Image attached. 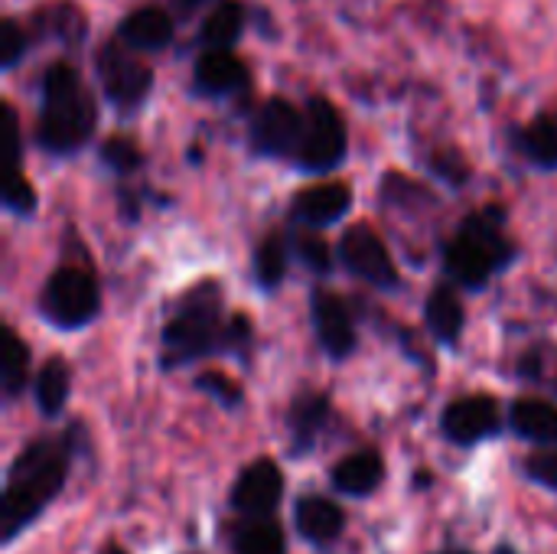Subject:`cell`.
<instances>
[{"label": "cell", "mask_w": 557, "mask_h": 554, "mask_svg": "<svg viewBox=\"0 0 557 554\" xmlns=\"http://www.w3.org/2000/svg\"><path fill=\"white\" fill-rule=\"evenodd\" d=\"M75 434L78 428H72L62 438H36L10 460L3 477V500H0L3 545H13L20 532L29 529L52 506V500H59L72 470Z\"/></svg>", "instance_id": "6da1fadb"}, {"label": "cell", "mask_w": 557, "mask_h": 554, "mask_svg": "<svg viewBox=\"0 0 557 554\" xmlns=\"http://www.w3.org/2000/svg\"><path fill=\"white\" fill-rule=\"evenodd\" d=\"M251 340V323L238 313L228 327L222 323V304H219V287L202 284L196 287L176 317L163 327V369H176L196 359H206L209 353L219 349H245Z\"/></svg>", "instance_id": "7a4b0ae2"}, {"label": "cell", "mask_w": 557, "mask_h": 554, "mask_svg": "<svg viewBox=\"0 0 557 554\" xmlns=\"http://www.w3.org/2000/svg\"><path fill=\"white\" fill-rule=\"evenodd\" d=\"M95 98L88 95L78 72L65 62H55L42 78V111H39V147L46 153L65 157L88 144L95 134Z\"/></svg>", "instance_id": "3957f363"}, {"label": "cell", "mask_w": 557, "mask_h": 554, "mask_svg": "<svg viewBox=\"0 0 557 554\" xmlns=\"http://www.w3.org/2000/svg\"><path fill=\"white\" fill-rule=\"evenodd\" d=\"M512 255L516 245L506 235L503 209L486 206L470 219H463V225L457 229V235L444 251V261H447V274L457 284L480 291L490 278H496L512 261Z\"/></svg>", "instance_id": "277c9868"}, {"label": "cell", "mask_w": 557, "mask_h": 554, "mask_svg": "<svg viewBox=\"0 0 557 554\" xmlns=\"http://www.w3.org/2000/svg\"><path fill=\"white\" fill-rule=\"evenodd\" d=\"M42 317L55 323L59 330H78L88 327L98 310H101V294L98 284L88 271L82 268H59L46 287H42Z\"/></svg>", "instance_id": "5b68a950"}, {"label": "cell", "mask_w": 557, "mask_h": 554, "mask_svg": "<svg viewBox=\"0 0 557 554\" xmlns=\"http://www.w3.org/2000/svg\"><path fill=\"white\" fill-rule=\"evenodd\" d=\"M98 78L101 88L108 95L111 104H117L121 111H134L153 88V72L150 65L137 56V49H131L127 42H104L98 49Z\"/></svg>", "instance_id": "8992f818"}, {"label": "cell", "mask_w": 557, "mask_h": 554, "mask_svg": "<svg viewBox=\"0 0 557 554\" xmlns=\"http://www.w3.org/2000/svg\"><path fill=\"white\" fill-rule=\"evenodd\" d=\"M349 147L346 137V121L326 98H310L307 104V127H304V144L297 153V163L310 173H326L343 163Z\"/></svg>", "instance_id": "52a82bcc"}, {"label": "cell", "mask_w": 557, "mask_h": 554, "mask_svg": "<svg viewBox=\"0 0 557 554\" xmlns=\"http://www.w3.org/2000/svg\"><path fill=\"white\" fill-rule=\"evenodd\" d=\"M339 261L346 264L349 274H356L359 281H366V284H372L379 291H395L401 284L398 268H395L385 242L369 225H352L343 235V242H339Z\"/></svg>", "instance_id": "ba28073f"}, {"label": "cell", "mask_w": 557, "mask_h": 554, "mask_svg": "<svg viewBox=\"0 0 557 554\" xmlns=\"http://www.w3.org/2000/svg\"><path fill=\"white\" fill-rule=\"evenodd\" d=\"M304 127H307V111H297L284 98H271L261 104L251 124V140L255 150L264 157H294L300 153L304 144Z\"/></svg>", "instance_id": "9c48e42d"}, {"label": "cell", "mask_w": 557, "mask_h": 554, "mask_svg": "<svg viewBox=\"0 0 557 554\" xmlns=\"http://www.w3.org/2000/svg\"><path fill=\"white\" fill-rule=\"evenodd\" d=\"M281 500H284V473H281V467L271 457H258L255 464H248L235 477L228 506L242 519H261V516H271L281 506Z\"/></svg>", "instance_id": "30bf717a"}, {"label": "cell", "mask_w": 557, "mask_h": 554, "mask_svg": "<svg viewBox=\"0 0 557 554\" xmlns=\"http://www.w3.org/2000/svg\"><path fill=\"white\" fill-rule=\"evenodd\" d=\"M503 428V415H499V402L490 395H467L457 398L444 408L441 415V431L450 444L457 447H473L483 444L490 438H496Z\"/></svg>", "instance_id": "8fae6325"}, {"label": "cell", "mask_w": 557, "mask_h": 554, "mask_svg": "<svg viewBox=\"0 0 557 554\" xmlns=\"http://www.w3.org/2000/svg\"><path fill=\"white\" fill-rule=\"evenodd\" d=\"M310 310H313V330H317V340H320L323 353L330 359L352 356L356 353V327H352L349 307L336 294L317 291Z\"/></svg>", "instance_id": "7c38bea8"}, {"label": "cell", "mask_w": 557, "mask_h": 554, "mask_svg": "<svg viewBox=\"0 0 557 554\" xmlns=\"http://www.w3.org/2000/svg\"><path fill=\"white\" fill-rule=\"evenodd\" d=\"M330 398L320 392H304L290 402L287 408V434H290V457H307L313 454L320 434L330 424Z\"/></svg>", "instance_id": "4fadbf2b"}, {"label": "cell", "mask_w": 557, "mask_h": 554, "mask_svg": "<svg viewBox=\"0 0 557 554\" xmlns=\"http://www.w3.org/2000/svg\"><path fill=\"white\" fill-rule=\"evenodd\" d=\"M294 526L304 542L317 549H330L346 532V513L339 503L326 496H300L294 506Z\"/></svg>", "instance_id": "5bb4252c"}, {"label": "cell", "mask_w": 557, "mask_h": 554, "mask_svg": "<svg viewBox=\"0 0 557 554\" xmlns=\"http://www.w3.org/2000/svg\"><path fill=\"white\" fill-rule=\"evenodd\" d=\"M352 209V189L349 183H317V186H307L294 196V216L304 222V225H313V229H323V225H333L339 222L346 212Z\"/></svg>", "instance_id": "9a60e30c"}, {"label": "cell", "mask_w": 557, "mask_h": 554, "mask_svg": "<svg viewBox=\"0 0 557 554\" xmlns=\"http://www.w3.org/2000/svg\"><path fill=\"white\" fill-rule=\"evenodd\" d=\"M385 480V460L379 451H356L330 470V483L339 496L366 500Z\"/></svg>", "instance_id": "2e32d148"}, {"label": "cell", "mask_w": 557, "mask_h": 554, "mask_svg": "<svg viewBox=\"0 0 557 554\" xmlns=\"http://www.w3.org/2000/svg\"><path fill=\"white\" fill-rule=\"evenodd\" d=\"M196 88L202 95H235L248 88V65L228 49H206L196 62Z\"/></svg>", "instance_id": "e0dca14e"}, {"label": "cell", "mask_w": 557, "mask_h": 554, "mask_svg": "<svg viewBox=\"0 0 557 554\" xmlns=\"http://www.w3.org/2000/svg\"><path fill=\"white\" fill-rule=\"evenodd\" d=\"M117 39L127 42V46L137 49V52L166 49L170 39H173V20H170V13L160 10V7H140V10H134L131 16L121 20Z\"/></svg>", "instance_id": "ac0fdd59"}, {"label": "cell", "mask_w": 557, "mask_h": 554, "mask_svg": "<svg viewBox=\"0 0 557 554\" xmlns=\"http://www.w3.org/2000/svg\"><path fill=\"white\" fill-rule=\"evenodd\" d=\"M509 424L529 444H542V447H555L557 444V408L552 402L519 398L509 408Z\"/></svg>", "instance_id": "d6986e66"}, {"label": "cell", "mask_w": 557, "mask_h": 554, "mask_svg": "<svg viewBox=\"0 0 557 554\" xmlns=\"http://www.w3.org/2000/svg\"><path fill=\"white\" fill-rule=\"evenodd\" d=\"M424 320H428V330L434 333L437 343L454 346L460 340L467 313H463V300L457 297V291L450 284H437L431 291L428 307H424Z\"/></svg>", "instance_id": "ffe728a7"}, {"label": "cell", "mask_w": 557, "mask_h": 554, "mask_svg": "<svg viewBox=\"0 0 557 554\" xmlns=\"http://www.w3.org/2000/svg\"><path fill=\"white\" fill-rule=\"evenodd\" d=\"M245 33V3L238 0H222L212 7V13L202 23V42L209 49H232Z\"/></svg>", "instance_id": "44dd1931"}, {"label": "cell", "mask_w": 557, "mask_h": 554, "mask_svg": "<svg viewBox=\"0 0 557 554\" xmlns=\"http://www.w3.org/2000/svg\"><path fill=\"white\" fill-rule=\"evenodd\" d=\"M69 392H72V372H69L65 359L52 356L36 376V405H39V411L46 418L62 415V408L69 402Z\"/></svg>", "instance_id": "7402d4cb"}, {"label": "cell", "mask_w": 557, "mask_h": 554, "mask_svg": "<svg viewBox=\"0 0 557 554\" xmlns=\"http://www.w3.org/2000/svg\"><path fill=\"white\" fill-rule=\"evenodd\" d=\"M235 554H287V539L281 522H274L271 516L261 519H245L235 532L232 542Z\"/></svg>", "instance_id": "603a6c76"}, {"label": "cell", "mask_w": 557, "mask_h": 554, "mask_svg": "<svg viewBox=\"0 0 557 554\" xmlns=\"http://www.w3.org/2000/svg\"><path fill=\"white\" fill-rule=\"evenodd\" d=\"M26 376H29V349L16 336V330L7 327L3 330V346H0V385H3V398L7 402L23 395Z\"/></svg>", "instance_id": "cb8c5ba5"}, {"label": "cell", "mask_w": 557, "mask_h": 554, "mask_svg": "<svg viewBox=\"0 0 557 554\" xmlns=\"http://www.w3.org/2000/svg\"><path fill=\"white\" fill-rule=\"evenodd\" d=\"M519 144L535 167L557 170V114H539L532 124H525Z\"/></svg>", "instance_id": "d4e9b609"}, {"label": "cell", "mask_w": 557, "mask_h": 554, "mask_svg": "<svg viewBox=\"0 0 557 554\" xmlns=\"http://www.w3.org/2000/svg\"><path fill=\"white\" fill-rule=\"evenodd\" d=\"M284 274H287V245L277 232H271L255 251V278L261 287L274 291L284 281Z\"/></svg>", "instance_id": "484cf974"}, {"label": "cell", "mask_w": 557, "mask_h": 554, "mask_svg": "<svg viewBox=\"0 0 557 554\" xmlns=\"http://www.w3.org/2000/svg\"><path fill=\"white\" fill-rule=\"evenodd\" d=\"M101 160H104L111 170H117V173H131V170H137V167H140V147H137L131 137L114 134V137H108V140H104V147H101Z\"/></svg>", "instance_id": "4316f807"}, {"label": "cell", "mask_w": 557, "mask_h": 554, "mask_svg": "<svg viewBox=\"0 0 557 554\" xmlns=\"http://www.w3.org/2000/svg\"><path fill=\"white\" fill-rule=\"evenodd\" d=\"M196 389L206 392L209 398H215L222 408H238V405H242V385L232 382V379L222 376V372H202V376L196 379Z\"/></svg>", "instance_id": "83f0119b"}, {"label": "cell", "mask_w": 557, "mask_h": 554, "mask_svg": "<svg viewBox=\"0 0 557 554\" xmlns=\"http://www.w3.org/2000/svg\"><path fill=\"white\" fill-rule=\"evenodd\" d=\"M3 206L10 212H16V216H29L36 209V189H33V183L20 170L10 173V183L3 189Z\"/></svg>", "instance_id": "f1b7e54d"}, {"label": "cell", "mask_w": 557, "mask_h": 554, "mask_svg": "<svg viewBox=\"0 0 557 554\" xmlns=\"http://www.w3.org/2000/svg\"><path fill=\"white\" fill-rule=\"evenodd\" d=\"M522 470H525V477L532 483L557 493V451H535V454H529Z\"/></svg>", "instance_id": "f546056e"}, {"label": "cell", "mask_w": 557, "mask_h": 554, "mask_svg": "<svg viewBox=\"0 0 557 554\" xmlns=\"http://www.w3.org/2000/svg\"><path fill=\"white\" fill-rule=\"evenodd\" d=\"M23 52H26V33L20 29L16 20H3L0 23V65L13 69Z\"/></svg>", "instance_id": "4dcf8cb0"}, {"label": "cell", "mask_w": 557, "mask_h": 554, "mask_svg": "<svg viewBox=\"0 0 557 554\" xmlns=\"http://www.w3.org/2000/svg\"><path fill=\"white\" fill-rule=\"evenodd\" d=\"M297 255H300V261H304L310 271H317V274H326V271L333 268L330 245H326L323 238H317V235H300V238H297Z\"/></svg>", "instance_id": "1f68e13d"}, {"label": "cell", "mask_w": 557, "mask_h": 554, "mask_svg": "<svg viewBox=\"0 0 557 554\" xmlns=\"http://www.w3.org/2000/svg\"><path fill=\"white\" fill-rule=\"evenodd\" d=\"M3 118H7V131H10V173L20 170V118L13 111V104H3Z\"/></svg>", "instance_id": "d6a6232c"}, {"label": "cell", "mask_w": 557, "mask_h": 554, "mask_svg": "<svg viewBox=\"0 0 557 554\" xmlns=\"http://www.w3.org/2000/svg\"><path fill=\"white\" fill-rule=\"evenodd\" d=\"M183 13H193V10H199L202 3H209V0H173Z\"/></svg>", "instance_id": "836d02e7"}, {"label": "cell", "mask_w": 557, "mask_h": 554, "mask_svg": "<svg viewBox=\"0 0 557 554\" xmlns=\"http://www.w3.org/2000/svg\"><path fill=\"white\" fill-rule=\"evenodd\" d=\"M101 554H127V552H124L121 545H104V549H101Z\"/></svg>", "instance_id": "e575fe53"}, {"label": "cell", "mask_w": 557, "mask_h": 554, "mask_svg": "<svg viewBox=\"0 0 557 554\" xmlns=\"http://www.w3.org/2000/svg\"><path fill=\"white\" fill-rule=\"evenodd\" d=\"M437 554H473V552H463V549H447V552H437Z\"/></svg>", "instance_id": "d590c367"}, {"label": "cell", "mask_w": 557, "mask_h": 554, "mask_svg": "<svg viewBox=\"0 0 557 554\" xmlns=\"http://www.w3.org/2000/svg\"><path fill=\"white\" fill-rule=\"evenodd\" d=\"M496 554H516V552H512L509 545H503V549H499V552H496Z\"/></svg>", "instance_id": "8d00e7d4"}]
</instances>
